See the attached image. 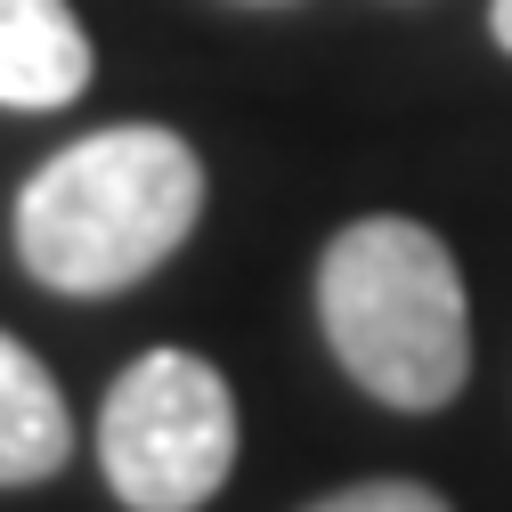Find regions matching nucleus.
I'll return each instance as SVG.
<instances>
[{
  "label": "nucleus",
  "mask_w": 512,
  "mask_h": 512,
  "mask_svg": "<svg viewBox=\"0 0 512 512\" xmlns=\"http://www.w3.org/2000/svg\"><path fill=\"white\" fill-rule=\"evenodd\" d=\"M204 220V163L163 122H114L49 155L17 196V261L49 293H122Z\"/></svg>",
  "instance_id": "1"
},
{
  "label": "nucleus",
  "mask_w": 512,
  "mask_h": 512,
  "mask_svg": "<svg viewBox=\"0 0 512 512\" xmlns=\"http://www.w3.org/2000/svg\"><path fill=\"white\" fill-rule=\"evenodd\" d=\"M317 317L342 374L399 415L447 407L472 374L464 269L423 220H350L317 261Z\"/></svg>",
  "instance_id": "2"
},
{
  "label": "nucleus",
  "mask_w": 512,
  "mask_h": 512,
  "mask_svg": "<svg viewBox=\"0 0 512 512\" xmlns=\"http://www.w3.org/2000/svg\"><path fill=\"white\" fill-rule=\"evenodd\" d=\"M98 464L131 512L212 504L236 472V399L220 366L196 350H147L139 366H122L98 415Z\"/></svg>",
  "instance_id": "3"
},
{
  "label": "nucleus",
  "mask_w": 512,
  "mask_h": 512,
  "mask_svg": "<svg viewBox=\"0 0 512 512\" xmlns=\"http://www.w3.org/2000/svg\"><path fill=\"white\" fill-rule=\"evenodd\" d=\"M90 90V33L66 0H0V106L49 114Z\"/></svg>",
  "instance_id": "4"
},
{
  "label": "nucleus",
  "mask_w": 512,
  "mask_h": 512,
  "mask_svg": "<svg viewBox=\"0 0 512 512\" xmlns=\"http://www.w3.org/2000/svg\"><path fill=\"white\" fill-rule=\"evenodd\" d=\"M74 456V423H66V391L57 374L0 334V488H33Z\"/></svg>",
  "instance_id": "5"
},
{
  "label": "nucleus",
  "mask_w": 512,
  "mask_h": 512,
  "mask_svg": "<svg viewBox=\"0 0 512 512\" xmlns=\"http://www.w3.org/2000/svg\"><path fill=\"white\" fill-rule=\"evenodd\" d=\"M309 512H456V504L439 488H423V480H358V488L309 504Z\"/></svg>",
  "instance_id": "6"
},
{
  "label": "nucleus",
  "mask_w": 512,
  "mask_h": 512,
  "mask_svg": "<svg viewBox=\"0 0 512 512\" xmlns=\"http://www.w3.org/2000/svg\"><path fill=\"white\" fill-rule=\"evenodd\" d=\"M488 33H496V41L512 49V0H496V9H488Z\"/></svg>",
  "instance_id": "7"
}]
</instances>
